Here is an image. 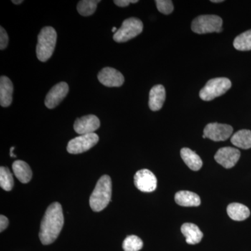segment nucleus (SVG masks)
Returning a JSON list of instances; mask_svg holds the SVG:
<instances>
[{
  "mask_svg": "<svg viewBox=\"0 0 251 251\" xmlns=\"http://www.w3.org/2000/svg\"><path fill=\"white\" fill-rule=\"evenodd\" d=\"M232 83L227 77L211 79L200 92V97L203 100L209 101L221 97L230 89Z\"/></svg>",
  "mask_w": 251,
  "mask_h": 251,
  "instance_id": "20e7f679",
  "label": "nucleus"
},
{
  "mask_svg": "<svg viewBox=\"0 0 251 251\" xmlns=\"http://www.w3.org/2000/svg\"><path fill=\"white\" fill-rule=\"evenodd\" d=\"M100 0H82L77 4V9L82 16H90L94 14Z\"/></svg>",
  "mask_w": 251,
  "mask_h": 251,
  "instance_id": "4be33fe9",
  "label": "nucleus"
},
{
  "mask_svg": "<svg viewBox=\"0 0 251 251\" xmlns=\"http://www.w3.org/2000/svg\"><path fill=\"white\" fill-rule=\"evenodd\" d=\"M175 200L176 204L182 206H198L201 203L199 196L188 191H181L176 193Z\"/></svg>",
  "mask_w": 251,
  "mask_h": 251,
  "instance_id": "f3484780",
  "label": "nucleus"
},
{
  "mask_svg": "<svg viewBox=\"0 0 251 251\" xmlns=\"http://www.w3.org/2000/svg\"><path fill=\"white\" fill-rule=\"evenodd\" d=\"M13 175L9 168L1 166L0 168V186L4 191H10L14 187Z\"/></svg>",
  "mask_w": 251,
  "mask_h": 251,
  "instance_id": "b1692460",
  "label": "nucleus"
},
{
  "mask_svg": "<svg viewBox=\"0 0 251 251\" xmlns=\"http://www.w3.org/2000/svg\"><path fill=\"white\" fill-rule=\"evenodd\" d=\"M223 20L216 15H202L193 20L191 29L199 34L221 32Z\"/></svg>",
  "mask_w": 251,
  "mask_h": 251,
  "instance_id": "39448f33",
  "label": "nucleus"
},
{
  "mask_svg": "<svg viewBox=\"0 0 251 251\" xmlns=\"http://www.w3.org/2000/svg\"><path fill=\"white\" fill-rule=\"evenodd\" d=\"M232 132L233 128L230 125L210 123L204 128V135L213 141H225L232 135Z\"/></svg>",
  "mask_w": 251,
  "mask_h": 251,
  "instance_id": "6e6552de",
  "label": "nucleus"
},
{
  "mask_svg": "<svg viewBox=\"0 0 251 251\" xmlns=\"http://www.w3.org/2000/svg\"><path fill=\"white\" fill-rule=\"evenodd\" d=\"M14 147H12V148H11V150H10V156L14 157V158H16V155H15L14 153H13V151H14Z\"/></svg>",
  "mask_w": 251,
  "mask_h": 251,
  "instance_id": "c756f323",
  "label": "nucleus"
},
{
  "mask_svg": "<svg viewBox=\"0 0 251 251\" xmlns=\"http://www.w3.org/2000/svg\"><path fill=\"white\" fill-rule=\"evenodd\" d=\"M166 93L164 87L161 85L153 86L150 92L149 106L152 111L161 110L166 100Z\"/></svg>",
  "mask_w": 251,
  "mask_h": 251,
  "instance_id": "4468645a",
  "label": "nucleus"
},
{
  "mask_svg": "<svg viewBox=\"0 0 251 251\" xmlns=\"http://www.w3.org/2000/svg\"><path fill=\"white\" fill-rule=\"evenodd\" d=\"M100 127V120L94 115H86L77 119L74 123V130L79 135L94 133Z\"/></svg>",
  "mask_w": 251,
  "mask_h": 251,
  "instance_id": "ddd939ff",
  "label": "nucleus"
},
{
  "mask_svg": "<svg viewBox=\"0 0 251 251\" xmlns=\"http://www.w3.org/2000/svg\"><path fill=\"white\" fill-rule=\"evenodd\" d=\"M240 156L241 153L239 150L227 147L219 149L216 153L214 158L220 165L229 169L237 164Z\"/></svg>",
  "mask_w": 251,
  "mask_h": 251,
  "instance_id": "9d476101",
  "label": "nucleus"
},
{
  "mask_svg": "<svg viewBox=\"0 0 251 251\" xmlns=\"http://www.w3.org/2000/svg\"><path fill=\"white\" fill-rule=\"evenodd\" d=\"M62 205L54 202L48 207L41 224L39 239L44 245L52 244L58 237L64 226Z\"/></svg>",
  "mask_w": 251,
  "mask_h": 251,
  "instance_id": "f257e3e1",
  "label": "nucleus"
},
{
  "mask_svg": "<svg viewBox=\"0 0 251 251\" xmlns=\"http://www.w3.org/2000/svg\"><path fill=\"white\" fill-rule=\"evenodd\" d=\"M99 140V135L95 133L81 135L69 142L67 151L72 154L85 152L95 146L98 143Z\"/></svg>",
  "mask_w": 251,
  "mask_h": 251,
  "instance_id": "0eeeda50",
  "label": "nucleus"
},
{
  "mask_svg": "<svg viewBox=\"0 0 251 251\" xmlns=\"http://www.w3.org/2000/svg\"><path fill=\"white\" fill-rule=\"evenodd\" d=\"M12 2L15 4H21L23 2V0H13Z\"/></svg>",
  "mask_w": 251,
  "mask_h": 251,
  "instance_id": "7c9ffc66",
  "label": "nucleus"
},
{
  "mask_svg": "<svg viewBox=\"0 0 251 251\" xmlns=\"http://www.w3.org/2000/svg\"><path fill=\"white\" fill-rule=\"evenodd\" d=\"M231 143L237 148L248 150L251 148V131L240 130L234 133L231 138Z\"/></svg>",
  "mask_w": 251,
  "mask_h": 251,
  "instance_id": "412c9836",
  "label": "nucleus"
},
{
  "mask_svg": "<svg viewBox=\"0 0 251 251\" xmlns=\"http://www.w3.org/2000/svg\"><path fill=\"white\" fill-rule=\"evenodd\" d=\"M181 157L190 169L198 171L202 168V161L197 153L189 148H182L181 150Z\"/></svg>",
  "mask_w": 251,
  "mask_h": 251,
  "instance_id": "6ab92c4d",
  "label": "nucleus"
},
{
  "mask_svg": "<svg viewBox=\"0 0 251 251\" xmlns=\"http://www.w3.org/2000/svg\"><path fill=\"white\" fill-rule=\"evenodd\" d=\"M13 171L17 179L23 184H27L32 177L30 167L26 162L21 160L14 161L13 163Z\"/></svg>",
  "mask_w": 251,
  "mask_h": 251,
  "instance_id": "a211bd4d",
  "label": "nucleus"
},
{
  "mask_svg": "<svg viewBox=\"0 0 251 251\" xmlns=\"http://www.w3.org/2000/svg\"><path fill=\"white\" fill-rule=\"evenodd\" d=\"M143 247V241L135 235L128 236L122 244V248L125 251H139Z\"/></svg>",
  "mask_w": 251,
  "mask_h": 251,
  "instance_id": "393cba45",
  "label": "nucleus"
},
{
  "mask_svg": "<svg viewBox=\"0 0 251 251\" xmlns=\"http://www.w3.org/2000/svg\"><path fill=\"white\" fill-rule=\"evenodd\" d=\"M14 85L9 77L2 75L0 77V105L6 108L12 103Z\"/></svg>",
  "mask_w": 251,
  "mask_h": 251,
  "instance_id": "2eb2a0df",
  "label": "nucleus"
},
{
  "mask_svg": "<svg viewBox=\"0 0 251 251\" xmlns=\"http://www.w3.org/2000/svg\"><path fill=\"white\" fill-rule=\"evenodd\" d=\"M99 82L108 87H121L125 82V77L121 72L111 67H105L98 74Z\"/></svg>",
  "mask_w": 251,
  "mask_h": 251,
  "instance_id": "9b49d317",
  "label": "nucleus"
},
{
  "mask_svg": "<svg viewBox=\"0 0 251 251\" xmlns=\"http://www.w3.org/2000/svg\"><path fill=\"white\" fill-rule=\"evenodd\" d=\"M227 214L234 221H242L250 216L249 208L240 203H231L227 208Z\"/></svg>",
  "mask_w": 251,
  "mask_h": 251,
  "instance_id": "aec40b11",
  "label": "nucleus"
},
{
  "mask_svg": "<svg viewBox=\"0 0 251 251\" xmlns=\"http://www.w3.org/2000/svg\"><path fill=\"white\" fill-rule=\"evenodd\" d=\"M117 28H116V27H113V28H112V32L116 33V32H117Z\"/></svg>",
  "mask_w": 251,
  "mask_h": 251,
  "instance_id": "473e14b6",
  "label": "nucleus"
},
{
  "mask_svg": "<svg viewBox=\"0 0 251 251\" xmlns=\"http://www.w3.org/2000/svg\"><path fill=\"white\" fill-rule=\"evenodd\" d=\"M138 2V0H115L114 1V3L120 7H126V6H128L130 3L135 4V3Z\"/></svg>",
  "mask_w": 251,
  "mask_h": 251,
  "instance_id": "cd10ccee",
  "label": "nucleus"
},
{
  "mask_svg": "<svg viewBox=\"0 0 251 251\" xmlns=\"http://www.w3.org/2000/svg\"><path fill=\"white\" fill-rule=\"evenodd\" d=\"M233 45L238 50H251V29L237 36L234 39Z\"/></svg>",
  "mask_w": 251,
  "mask_h": 251,
  "instance_id": "5701e85b",
  "label": "nucleus"
},
{
  "mask_svg": "<svg viewBox=\"0 0 251 251\" xmlns=\"http://www.w3.org/2000/svg\"><path fill=\"white\" fill-rule=\"evenodd\" d=\"M57 32L52 27L43 28L38 36V43L36 46V56L41 62H45L49 60L55 49L57 42Z\"/></svg>",
  "mask_w": 251,
  "mask_h": 251,
  "instance_id": "7ed1b4c3",
  "label": "nucleus"
},
{
  "mask_svg": "<svg viewBox=\"0 0 251 251\" xmlns=\"http://www.w3.org/2000/svg\"><path fill=\"white\" fill-rule=\"evenodd\" d=\"M112 181L108 175L99 179L90 196V204L94 211L103 210L111 201Z\"/></svg>",
  "mask_w": 251,
  "mask_h": 251,
  "instance_id": "f03ea898",
  "label": "nucleus"
},
{
  "mask_svg": "<svg viewBox=\"0 0 251 251\" xmlns=\"http://www.w3.org/2000/svg\"><path fill=\"white\" fill-rule=\"evenodd\" d=\"M211 2H214V3H221V2H223V0H211Z\"/></svg>",
  "mask_w": 251,
  "mask_h": 251,
  "instance_id": "2f4dec72",
  "label": "nucleus"
},
{
  "mask_svg": "<svg viewBox=\"0 0 251 251\" xmlns=\"http://www.w3.org/2000/svg\"><path fill=\"white\" fill-rule=\"evenodd\" d=\"M9 44V36L3 27H0V49L2 50L7 47Z\"/></svg>",
  "mask_w": 251,
  "mask_h": 251,
  "instance_id": "bb28decb",
  "label": "nucleus"
},
{
  "mask_svg": "<svg viewBox=\"0 0 251 251\" xmlns=\"http://www.w3.org/2000/svg\"><path fill=\"white\" fill-rule=\"evenodd\" d=\"M143 30V23L136 18L126 19L122 23L121 27L115 33L114 41L117 43H124L136 37Z\"/></svg>",
  "mask_w": 251,
  "mask_h": 251,
  "instance_id": "423d86ee",
  "label": "nucleus"
},
{
  "mask_svg": "<svg viewBox=\"0 0 251 251\" xmlns=\"http://www.w3.org/2000/svg\"><path fill=\"white\" fill-rule=\"evenodd\" d=\"M69 90V85L67 82H61L54 85L46 95V106L49 109L56 108L67 97Z\"/></svg>",
  "mask_w": 251,
  "mask_h": 251,
  "instance_id": "f8f14e48",
  "label": "nucleus"
},
{
  "mask_svg": "<svg viewBox=\"0 0 251 251\" xmlns=\"http://www.w3.org/2000/svg\"><path fill=\"white\" fill-rule=\"evenodd\" d=\"M134 184L142 192L151 193L156 190L157 179L156 176L149 170H140L135 173Z\"/></svg>",
  "mask_w": 251,
  "mask_h": 251,
  "instance_id": "1a4fd4ad",
  "label": "nucleus"
},
{
  "mask_svg": "<svg viewBox=\"0 0 251 251\" xmlns=\"http://www.w3.org/2000/svg\"><path fill=\"white\" fill-rule=\"evenodd\" d=\"M9 225V219L5 216H0V232H3Z\"/></svg>",
  "mask_w": 251,
  "mask_h": 251,
  "instance_id": "c85d7f7f",
  "label": "nucleus"
},
{
  "mask_svg": "<svg viewBox=\"0 0 251 251\" xmlns=\"http://www.w3.org/2000/svg\"><path fill=\"white\" fill-rule=\"evenodd\" d=\"M181 232L186 237V242L188 244H197L201 242L203 237L202 231L196 225L186 223L181 227Z\"/></svg>",
  "mask_w": 251,
  "mask_h": 251,
  "instance_id": "dca6fc26",
  "label": "nucleus"
},
{
  "mask_svg": "<svg viewBox=\"0 0 251 251\" xmlns=\"http://www.w3.org/2000/svg\"><path fill=\"white\" fill-rule=\"evenodd\" d=\"M157 9L163 14H171L174 10L173 1L170 0H156L155 1Z\"/></svg>",
  "mask_w": 251,
  "mask_h": 251,
  "instance_id": "a878e982",
  "label": "nucleus"
}]
</instances>
